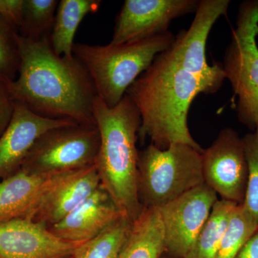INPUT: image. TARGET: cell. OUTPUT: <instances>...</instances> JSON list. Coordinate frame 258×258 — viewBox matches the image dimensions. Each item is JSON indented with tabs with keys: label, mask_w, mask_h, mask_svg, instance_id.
<instances>
[{
	"label": "cell",
	"mask_w": 258,
	"mask_h": 258,
	"mask_svg": "<svg viewBox=\"0 0 258 258\" xmlns=\"http://www.w3.org/2000/svg\"><path fill=\"white\" fill-rule=\"evenodd\" d=\"M258 0L239 6L236 28L224 54L222 68L235 96L237 118L255 131L258 124Z\"/></svg>",
	"instance_id": "cell-6"
},
{
	"label": "cell",
	"mask_w": 258,
	"mask_h": 258,
	"mask_svg": "<svg viewBox=\"0 0 258 258\" xmlns=\"http://www.w3.org/2000/svg\"><path fill=\"white\" fill-rule=\"evenodd\" d=\"M24 6L25 0H0V17L18 32L23 23Z\"/></svg>",
	"instance_id": "cell-25"
},
{
	"label": "cell",
	"mask_w": 258,
	"mask_h": 258,
	"mask_svg": "<svg viewBox=\"0 0 258 258\" xmlns=\"http://www.w3.org/2000/svg\"><path fill=\"white\" fill-rule=\"evenodd\" d=\"M100 185L95 164L53 176L39 194L25 219L49 228L77 208Z\"/></svg>",
	"instance_id": "cell-12"
},
{
	"label": "cell",
	"mask_w": 258,
	"mask_h": 258,
	"mask_svg": "<svg viewBox=\"0 0 258 258\" xmlns=\"http://www.w3.org/2000/svg\"><path fill=\"white\" fill-rule=\"evenodd\" d=\"M19 45L18 77L7 86L13 101L43 118L96 126L97 92L84 64L75 56L57 55L50 37L34 41L19 35Z\"/></svg>",
	"instance_id": "cell-1"
},
{
	"label": "cell",
	"mask_w": 258,
	"mask_h": 258,
	"mask_svg": "<svg viewBox=\"0 0 258 258\" xmlns=\"http://www.w3.org/2000/svg\"><path fill=\"white\" fill-rule=\"evenodd\" d=\"M164 227L158 208H144L132 222L119 258H162L165 254Z\"/></svg>",
	"instance_id": "cell-17"
},
{
	"label": "cell",
	"mask_w": 258,
	"mask_h": 258,
	"mask_svg": "<svg viewBox=\"0 0 258 258\" xmlns=\"http://www.w3.org/2000/svg\"><path fill=\"white\" fill-rule=\"evenodd\" d=\"M218 200L217 193L205 183L158 208L164 227L166 255L186 257Z\"/></svg>",
	"instance_id": "cell-9"
},
{
	"label": "cell",
	"mask_w": 258,
	"mask_h": 258,
	"mask_svg": "<svg viewBox=\"0 0 258 258\" xmlns=\"http://www.w3.org/2000/svg\"><path fill=\"white\" fill-rule=\"evenodd\" d=\"M199 3L200 0H125L110 44L139 41L169 31L173 20L195 13Z\"/></svg>",
	"instance_id": "cell-11"
},
{
	"label": "cell",
	"mask_w": 258,
	"mask_h": 258,
	"mask_svg": "<svg viewBox=\"0 0 258 258\" xmlns=\"http://www.w3.org/2000/svg\"><path fill=\"white\" fill-rule=\"evenodd\" d=\"M100 146L96 126L73 124L50 129L40 136L21 169L50 177L95 164Z\"/></svg>",
	"instance_id": "cell-7"
},
{
	"label": "cell",
	"mask_w": 258,
	"mask_h": 258,
	"mask_svg": "<svg viewBox=\"0 0 258 258\" xmlns=\"http://www.w3.org/2000/svg\"><path fill=\"white\" fill-rule=\"evenodd\" d=\"M20 64L18 31L0 17V82L8 86L14 81Z\"/></svg>",
	"instance_id": "cell-23"
},
{
	"label": "cell",
	"mask_w": 258,
	"mask_h": 258,
	"mask_svg": "<svg viewBox=\"0 0 258 258\" xmlns=\"http://www.w3.org/2000/svg\"><path fill=\"white\" fill-rule=\"evenodd\" d=\"M257 229L258 225L243 207L237 205L231 215L215 258H235Z\"/></svg>",
	"instance_id": "cell-22"
},
{
	"label": "cell",
	"mask_w": 258,
	"mask_h": 258,
	"mask_svg": "<svg viewBox=\"0 0 258 258\" xmlns=\"http://www.w3.org/2000/svg\"><path fill=\"white\" fill-rule=\"evenodd\" d=\"M93 115L100 134L95 166L101 186L123 216L134 222L144 210L137 190L140 113L125 94L114 107H108L97 96Z\"/></svg>",
	"instance_id": "cell-3"
},
{
	"label": "cell",
	"mask_w": 258,
	"mask_h": 258,
	"mask_svg": "<svg viewBox=\"0 0 258 258\" xmlns=\"http://www.w3.org/2000/svg\"><path fill=\"white\" fill-rule=\"evenodd\" d=\"M20 169L0 181V223L25 219L39 194L49 180Z\"/></svg>",
	"instance_id": "cell-16"
},
{
	"label": "cell",
	"mask_w": 258,
	"mask_h": 258,
	"mask_svg": "<svg viewBox=\"0 0 258 258\" xmlns=\"http://www.w3.org/2000/svg\"><path fill=\"white\" fill-rule=\"evenodd\" d=\"M203 152L183 144L139 151L137 190L144 208H160L205 184Z\"/></svg>",
	"instance_id": "cell-5"
},
{
	"label": "cell",
	"mask_w": 258,
	"mask_h": 258,
	"mask_svg": "<svg viewBox=\"0 0 258 258\" xmlns=\"http://www.w3.org/2000/svg\"><path fill=\"white\" fill-rule=\"evenodd\" d=\"M132 222L121 217L75 251L72 258H119Z\"/></svg>",
	"instance_id": "cell-20"
},
{
	"label": "cell",
	"mask_w": 258,
	"mask_h": 258,
	"mask_svg": "<svg viewBox=\"0 0 258 258\" xmlns=\"http://www.w3.org/2000/svg\"><path fill=\"white\" fill-rule=\"evenodd\" d=\"M69 258H72V257H69Z\"/></svg>",
	"instance_id": "cell-30"
},
{
	"label": "cell",
	"mask_w": 258,
	"mask_h": 258,
	"mask_svg": "<svg viewBox=\"0 0 258 258\" xmlns=\"http://www.w3.org/2000/svg\"><path fill=\"white\" fill-rule=\"evenodd\" d=\"M73 124L78 123L70 120L43 118L15 103L12 119L0 136V181L21 169L32 146L40 136L50 129Z\"/></svg>",
	"instance_id": "cell-14"
},
{
	"label": "cell",
	"mask_w": 258,
	"mask_h": 258,
	"mask_svg": "<svg viewBox=\"0 0 258 258\" xmlns=\"http://www.w3.org/2000/svg\"><path fill=\"white\" fill-rule=\"evenodd\" d=\"M175 37L169 30L149 38L120 45L76 43L74 55L87 69L97 96L108 107H114L154 58L172 45Z\"/></svg>",
	"instance_id": "cell-4"
},
{
	"label": "cell",
	"mask_w": 258,
	"mask_h": 258,
	"mask_svg": "<svg viewBox=\"0 0 258 258\" xmlns=\"http://www.w3.org/2000/svg\"><path fill=\"white\" fill-rule=\"evenodd\" d=\"M248 163V180L242 206L258 225V138L254 133L242 137Z\"/></svg>",
	"instance_id": "cell-24"
},
{
	"label": "cell",
	"mask_w": 258,
	"mask_h": 258,
	"mask_svg": "<svg viewBox=\"0 0 258 258\" xmlns=\"http://www.w3.org/2000/svg\"><path fill=\"white\" fill-rule=\"evenodd\" d=\"M162 258H171V257H169V256H167V255H164V256H163Z\"/></svg>",
	"instance_id": "cell-29"
},
{
	"label": "cell",
	"mask_w": 258,
	"mask_h": 258,
	"mask_svg": "<svg viewBox=\"0 0 258 258\" xmlns=\"http://www.w3.org/2000/svg\"><path fill=\"white\" fill-rule=\"evenodd\" d=\"M121 217L114 202L100 185L77 208L48 229L61 240L84 243Z\"/></svg>",
	"instance_id": "cell-15"
},
{
	"label": "cell",
	"mask_w": 258,
	"mask_h": 258,
	"mask_svg": "<svg viewBox=\"0 0 258 258\" xmlns=\"http://www.w3.org/2000/svg\"><path fill=\"white\" fill-rule=\"evenodd\" d=\"M202 156L205 184L221 200L242 205L249 173L242 137L233 128L222 129Z\"/></svg>",
	"instance_id": "cell-8"
},
{
	"label": "cell",
	"mask_w": 258,
	"mask_h": 258,
	"mask_svg": "<svg viewBox=\"0 0 258 258\" xmlns=\"http://www.w3.org/2000/svg\"><path fill=\"white\" fill-rule=\"evenodd\" d=\"M254 133L256 134V136H257L258 138V124L257 125V126H256L255 131H254Z\"/></svg>",
	"instance_id": "cell-28"
},
{
	"label": "cell",
	"mask_w": 258,
	"mask_h": 258,
	"mask_svg": "<svg viewBox=\"0 0 258 258\" xmlns=\"http://www.w3.org/2000/svg\"><path fill=\"white\" fill-rule=\"evenodd\" d=\"M235 258H258V229L242 246Z\"/></svg>",
	"instance_id": "cell-27"
},
{
	"label": "cell",
	"mask_w": 258,
	"mask_h": 258,
	"mask_svg": "<svg viewBox=\"0 0 258 258\" xmlns=\"http://www.w3.org/2000/svg\"><path fill=\"white\" fill-rule=\"evenodd\" d=\"M82 244L61 240L27 219L0 223V258H69Z\"/></svg>",
	"instance_id": "cell-13"
},
{
	"label": "cell",
	"mask_w": 258,
	"mask_h": 258,
	"mask_svg": "<svg viewBox=\"0 0 258 258\" xmlns=\"http://www.w3.org/2000/svg\"><path fill=\"white\" fill-rule=\"evenodd\" d=\"M237 205L218 200L184 258H215L231 215Z\"/></svg>",
	"instance_id": "cell-19"
},
{
	"label": "cell",
	"mask_w": 258,
	"mask_h": 258,
	"mask_svg": "<svg viewBox=\"0 0 258 258\" xmlns=\"http://www.w3.org/2000/svg\"><path fill=\"white\" fill-rule=\"evenodd\" d=\"M230 3V0H200L189 30L180 32L169 48L181 67L220 87L226 79L225 71L220 62L208 64L206 45L212 27L227 15Z\"/></svg>",
	"instance_id": "cell-10"
},
{
	"label": "cell",
	"mask_w": 258,
	"mask_h": 258,
	"mask_svg": "<svg viewBox=\"0 0 258 258\" xmlns=\"http://www.w3.org/2000/svg\"><path fill=\"white\" fill-rule=\"evenodd\" d=\"M14 109L15 102L10 96L8 87L0 82V136L9 125Z\"/></svg>",
	"instance_id": "cell-26"
},
{
	"label": "cell",
	"mask_w": 258,
	"mask_h": 258,
	"mask_svg": "<svg viewBox=\"0 0 258 258\" xmlns=\"http://www.w3.org/2000/svg\"><path fill=\"white\" fill-rule=\"evenodd\" d=\"M220 88L181 67L169 49L159 54L125 93L140 113L141 144L149 139L160 149L183 144L203 152L190 133L188 113L198 95L213 94Z\"/></svg>",
	"instance_id": "cell-2"
},
{
	"label": "cell",
	"mask_w": 258,
	"mask_h": 258,
	"mask_svg": "<svg viewBox=\"0 0 258 258\" xmlns=\"http://www.w3.org/2000/svg\"><path fill=\"white\" fill-rule=\"evenodd\" d=\"M58 4L57 0H25L19 35L34 41L50 37Z\"/></svg>",
	"instance_id": "cell-21"
},
{
	"label": "cell",
	"mask_w": 258,
	"mask_h": 258,
	"mask_svg": "<svg viewBox=\"0 0 258 258\" xmlns=\"http://www.w3.org/2000/svg\"><path fill=\"white\" fill-rule=\"evenodd\" d=\"M101 0H61L50 35L51 46L57 55L74 57V37L80 23L89 13H96Z\"/></svg>",
	"instance_id": "cell-18"
}]
</instances>
